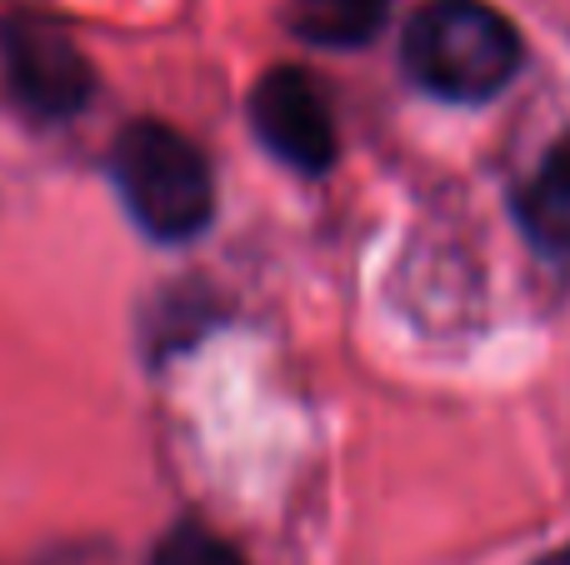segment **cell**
Listing matches in <instances>:
<instances>
[{
    "label": "cell",
    "mask_w": 570,
    "mask_h": 565,
    "mask_svg": "<svg viewBox=\"0 0 570 565\" xmlns=\"http://www.w3.org/2000/svg\"><path fill=\"white\" fill-rule=\"evenodd\" d=\"M401 60L425 96L481 106L511 86L525 50L515 26L485 0H431L405 26Z\"/></svg>",
    "instance_id": "1"
},
{
    "label": "cell",
    "mask_w": 570,
    "mask_h": 565,
    "mask_svg": "<svg viewBox=\"0 0 570 565\" xmlns=\"http://www.w3.org/2000/svg\"><path fill=\"white\" fill-rule=\"evenodd\" d=\"M110 176L130 220L150 240H196L216 216V180L206 156L166 120H130L110 146Z\"/></svg>",
    "instance_id": "2"
},
{
    "label": "cell",
    "mask_w": 570,
    "mask_h": 565,
    "mask_svg": "<svg viewBox=\"0 0 570 565\" xmlns=\"http://www.w3.org/2000/svg\"><path fill=\"white\" fill-rule=\"evenodd\" d=\"M0 70L16 106L36 120H66L96 96V70L76 36L60 20L30 10L0 20Z\"/></svg>",
    "instance_id": "3"
},
{
    "label": "cell",
    "mask_w": 570,
    "mask_h": 565,
    "mask_svg": "<svg viewBox=\"0 0 570 565\" xmlns=\"http://www.w3.org/2000/svg\"><path fill=\"white\" fill-rule=\"evenodd\" d=\"M250 130L256 140L301 176H321L335 160V116L321 86L305 70L276 66L250 90Z\"/></svg>",
    "instance_id": "4"
},
{
    "label": "cell",
    "mask_w": 570,
    "mask_h": 565,
    "mask_svg": "<svg viewBox=\"0 0 570 565\" xmlns=\"http://www.w3.org/2000/svg\"><path fill=\"white\" fill-rule=\"evenodd\" d=\"M521 230L551 266L570 276V136H561L531 170V180L515 196Z\"/></svg>",
    "instance_id": "5"
},
{
    "label": "cell",
    "mask_w": 570,
    "mask_h": 565,
    "mask_svg": "<svg viewBox=\"0 0 570 565\" xmlns=\"http://www.w3.org/2000/svg\"><path fill=\"white\" fill-rule=\"evenodd\" d=\"M385 6L391 0H295L291 30L301 40H311V46L351 50V46H365L385 26Z\"/></svg>",
    "instance_id": "6"
},
{
    "label": "cell",
    "mask_w": 570,
    "mask_h": 565,
    "mask_svg": "<svg viewBox=\"0 0 570 565\" xmlns=\"http://www.w3.org/2000/svg\"><path fill=\"white\" fill-rule=\"evenodd\" d=\"M150 565H246L240 551L230 541H220L216 531H206L200 521H186L176 526L156 551H150Z\"/></svg>",
    "instance_id": "7"
},
{
    "label": "cell",
    "mask_w": 570,
    "mask_h": 565,
    "mask_svg": "<svg viewBox=\"0 0 570 565\" xmlns=\"http://www.w3.org/2000/svg\"><path fill=\"white\" fill-rule=\"evenodd\" d=\"M546 565H570V546L561 551V556H556V561H546Z\"/></svg>",
    "instance_id": "8"
}]
</instances>
